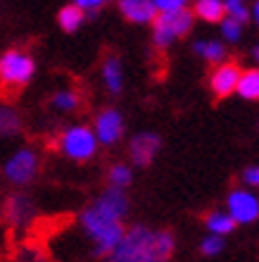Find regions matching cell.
I'll use <instances>...</instances> for the list:
<instances>
[{
	"instance_id": "obj_8",
	"label": "cell",
	"mask_w": 259,
	"mask_h": 262,
	"mask_svg": "<svg viewBox=\"0 0 259 262\" xmlns=\"http://www.w3.org/2000/svg\"><path fill=\"white\" fill-rule=\"evenodd\" d=\"M5 217L14 229H21V227H27V224H31L36 217L34 200L24 193L10 195V198H7V205H5Z\"/></svg>"
},
{
	"instance_id": "obj_9",
	"label": "cell",
	"mask_w": 259,
	"mask_h": 262,
	"mask_svg": "<svg viewBox=\"0 0 259 262\" xmlns=\"http://www.w3.org/2000/svg\"><path fill=\"white\" fill-rule=\"evenodd\" d=\"M93 131L98 136V143H105V145L116 143L124 134V117L116 110H103L98 115Z\"/></svg>"
},
{
	"instance_id": "obj_13",
	"label": "cell",
	"mask_w": 259,
	"mask_h": 262,
	"mask_svg": "<svg viewBox=\"0 0 259 262\" xmlns=\"http://www.w3.org/2000/svg\"><path fill=\"white\" fill-rule=\"evenodd\" d=\"M205 224H207V229H209V234H217V236H226L236 229V222L231 220V214L226 212V210H214V212H209Z\"/></svg>"
},
{
	"instance_id": "obj_15",
	"label": "cell",
	"mask_w": 259,
	"mask_h": 262,
	"mask_svg": "<svg viewBox=\"0 0 259 262\" xmlns=\"http://www.w3.org/2000/svg\"><path fill=\"white\" fill-rule=\"evenodd\" d=\"M224 3L221 0H198L195 3V14L205 21H221L224 19Z\"/></svg>"
},
{
	"instance_id": "obj_17",
	"label": "cell",
	"mask_w": 259,
	"mask_h": 262,
	"mask_svg": "<svg viewBox=\"0 0 259 262\" xmlns=\"http://www.w3.org/2000/svg\"><path fill=\"white\" fill-rule=\"evenodd\" d=\"M193 50L200 57H205L207 62H224V57H226L224 43H219V41H198L193 46Z\"/></svg>"
},
{
	"instance_id": "obj_11",
	"label": "cell",
	"mask_w": 259,
	"mask_h": 262,
	"mask_svg": "<svg viewBox=\"0 0 259 262\" xmlns=\"http://www.w3.org/2000/svg\"><path fill=\"white\" fill-rule=\"evenodd\" d=\"M119 10L129 21L136 24H150L157 19V10L152 0H119Z\"/></svg>"
},
{
	"instance_id": "obj_25",
	"label": "cell",
	"mask_w": 259,
	"mask_h": 262,
	"mask_svg": "<svg viewBox=\"0 0 259 262\" xmlns=\"http://www.w3.org/2000/svg\"><path fill=\"white\" fill-rule=\"evenodd\" d=\"M224 250V236H217V234H209L202 241V255L211 257V255H219Z\"/></svg>"
},
{
	"instance_id": "obj_29",
	"label": "cell",
	"mask_w": 259,
	"mask_h": 262,
	"mask_svg": "<svg viewBox=\"0 0 259 262\" xmlns=\"http://www.w3.org/2000/svg\"><path fill=\"white\" fill-rule=\"evenodd\" d=\"M243 181H245L247 186L259 188V167H250V169H245V174H243Z\"/></svg>"
},
{
	"instance_id": "obj_1",
	"label": "cell",
	"mask_w": 259,
	"mask_h": 262,
	"mask_svg": "<svg viewBox=\"0 0 259 262\" xmlns=\"http://www.w3.org/2000/svg\"><path fill=\"white\" fill-rule=\"evenodd\" d=\"M129 212V198L119 188H107L81 214V227L90 241L93 253L107 257L124 238V217Z\"/></svg>"
},
{
	"instance_id": "obj_16",
	"label": "cell",
	"mask_w": 259,
	"mask_h": 262,
	"mask_svg": "<svg viewBox=\"0 0 259 262\" xmlns=\"http://www.w3.org/2000/svg\"><path fill=\"white\" fill-rule=\"evenodd\" d=\"M83 10L79 5H67V7H62L60 14H57V21H60V27L64 29V31H76V29L83 24Z\"/></svg>"
},
{
	"instance_id": "obj_28",
	"label": "cell",
	"mask_w": 259,
	"mask_h": 262,
	"mask_svg": "<svg viewBox=\"0 0 259 262\" xmlns=\"http://www.w3.org/2000/svg\"><path fill=\"white\" fill-rule=\"evenodd\" d=\"M105 3H107V0H74V5H79L83 12H86V10H88V12H96V10H100V7L105 5Z\"/></svg>"
},
{
	"instance_id": "obj_14",
	"label": "cell",
	"mask_w": 259,
	"mask_h": 262,
	"mask_svg": "<svg viewBox=\"0 0 259 262\" xmlns=\"http://www.w3.org/2000/svg\"><path fill=\"white\" fill-rule=\"evenodd\" d=\"M176 38H178L176 31H174V29L169 27V21L159 14V17L152 21V41H155V46L157 48H169Z\"/></svg>"
},
{
	"instance_id": "obj_27",
	"label": "cell",
	"mask_w": 259,
	"mask_h": 262,
	"mask_svg": "<svg viewBox=\"0 0 259 262\" xmlns=\"http://www.w3.org/2000/svg\"><path fill=\"white\" fill-rule=\"evenodd\" d=\"M14 262H45V257L41 255V250H36V248H24V250H19V253H17Z\"/></svg>"
},
{
	"instance_id": "obj_2",
	"label": "cell",
	"mask_w": 259,
	"mask_h": 262,
	"mask_svg": "<svg viewBox=\"0 0 259 262\" xmlns=\"http://www.w3.org/2000/svg\"><path fill=\"white\" fill-rule=\"evenodd\" d=\"M174 253V234L164 229H150L143 224L126 229L107 262H169Z\"/></svg>"
},
{
	"instance_id": "obj_26",
	"label": "cell",
	"mask_w": 259,
	"mask_h": 262,
	"mask_svg": "<svg viewBox=\"0 0 259 262\" xmlns=\"http://www.w3.org/2000/svg\"><path fill=\"white\" fill-rule=\"evenodd\" d=\"M157 14H169V12H176V10H183L185 0H152Z\"/></svg>"
},
{
	"instance_id": "obj_5",
	"label": "cell",
	"mask_w": 259,
	"mask_h": 262,
	"mask_svg": "<svg viewBox=\"0 0 259 262\" xmlns=\"http://www.w3.org/2000/svg\"><path fill=\"white\" fill-rule=\"evenodd\" d=\"M226 212L236 224H252L259 220V195L250 188H236L226 200Z\"/></svg>"
},
{
	"instance_id": "obj_3",
	"label": "cell",
	"mask_w": 259,
	"mask_h": 262,
	"mask_svg": "<svg viewBox=\"0 0 259 262\" xmlns=\"http://www.w3.org/2000/svg\"><path fill=\"white\" fill-rule=\"evenodd\" d=\"M60 150L67 155L69 160L83 162L90 160L98 150V136L90 126H69L60 136Z\"/></svg>"
},
{
	"instance_id": "obj_23",
	"label": "cell",
	"mask_w": 259,
	"mask_h": 262,
	"mask_svg": "<svg viewBox=\"0 0 259 262\" xmlns=\"http://www.w3.org/2000/svg\"><path fill=\"white\" fill-rule=\"evenodd\" d=\"M224 10L228 17L238 21H247L250 19V10H247V3L245 0H226L224 3Z\"/></svg>"
},
{
	"instance_id": "obj_22",
	"label": "cell",
	"mask_w": 259,
	"mask_h": 262,
	"mask_svg": "<svg viewBox=\"0 0 259 262\" xmlns=\"http://www.w3.org/2000/svg\"><path fill=\"white\" fill-rule=\"evenodd\" d=\"M53 107L55 110H60V112L76 110V107H79V96H76L74 91H69V89L60 91V93H55V98H53Z\"/></svg>"
},
{
	"instance_id": "obj_4",
	"label": "cell",
	"mask_w": 259,
	"mask_h": 262,
	"mask_svg": "<svg viewBox=\"0 0 259 262\" xmlns=\"http://www.w3.org/2000/svg\"><path fill=\"white\" fill-rule=\"evenodd\" d=\"M34 60L21 50H7L0 57V81L5 86H24L34 76Z\"/></svg>"
},
{
	"instance_id": "obj_12",
	"label": "cell",
	"mask_w": 259,
	"mask_h": 262,
	"mask_svg": "<svg viewBox=\"0 0 259 262\" xmlns=\"http://www.w3.org/2000/svg\"><path fill=\"white\" fill-rule=\"evenodd\" d=\"M103 81L107 86L109 93H119L124 89V69H122V62L119 57L109 55L103 64Z\"/></svg>"
},
{
	"instance_id": "obj_30",
	"label": "cell",
	"mask_w": 259,
	"mask_h": 262,
	"mask_svg": "<svg viewBox=\"0 0 259 262\" xmlns=\"http://www.w3.org/2000/svg\"><path fill=\"white\" fill-rule=\"evenodd\" d=\"M252 17H254V21L259 24V0L254 3V7H252Z\"/></svg>"
},
{
	"instance_id": "obj_31",
	"label": "cell",
	"mask_w": 259,
	"mask_h": 262,
	"mask_svg": "<svg viewBox=\"0 0 259 262\" xmlns=\"http://www.w3.org/2000/svg\"><path fill=\"white\" fill-rule=\"evenodd\" d=\"M254 60H257V62H259V46H257V48H254Z\"/></svg>"
},
{
	"instance_id": "obj_6",
	"label": "cell",
	"mask_w": 259,
	"mask_h": 262,
	"mask_svg": "<svg viewBox=\"0 0 259 262\" xmlns=\"http://www.w3.org/2000/svg\"><path fill=\"white\" fill-rule=\"evenodd\" d=\"M36 174H38V155L31 148L17 150L5 165V177H7V181H12L14 186L31 184Z\"/></svg>"
},
{
	"instance_id": "obj_24",
	"label": "cell",
	"mask_w": 259,
	"mask_h": 262,
	"mask_svg": "<svg viewBox=\"0 0 259 262\" xmlns=\"http://www.w3.org/2000/svg\"><path fill=\"white\" fill-rule=\"evenodd\" d=\"M221 34L226 36V41L236 43L240 38V34H243V21L233 19V17H226V19H221Z\"/></svg>"
},
{
	"instance_id": "obj_20",
	"label": "cell",
	"mask_w": 259,
	"mask_h": 262,
	"mask_svg": "<svg viewBox=\"0 0 259 262\" xmlns=\"http://www.w3.org/2000/svg\"><path fill=\"white\" fill-rule=\"evenodd\" d=\"M21 129L19 115L10 107H0V136H14Z\"/></svg>"
},
{
	"instance_id": "obj_21",
	"label": "cell",
	"mask_w": 259,
	"mask_h": 262,
	"mask_svg": "<svg viewBox=\"0 0 259 262\" xmlns=\"http://www.w3.org/2000/svg\"><path fill=\"white\" fill-rule=\"evenodd\" d=\"M109 186L112 188H119L124 191L126 186H131V181H133V172H131L129 165H114L109 169Z\"/></svg>"
},
{
	"instance_id": "obj_7",
	"label": "cell",
	"mask_w": 259,
	"mask_h": 262,
	"mask_svg": "<svg viewBox=\"0 0 259 262\" xmlns=\"http://www.w3.org/2000/svg\"><path fill=\"white\" fill-rule=\"evenodd\" d=\"M159 136L152 134V131H140L136 136L131 138V160L136 167H145L150 165L152 160L157 158L159 152Z\"/></svg>"
},
{
	"instance_id": "obj_19",
	"label": "cell",
	"mask_w": 259,
	"mask_h": 262,
	"mask_svg": "<svg viewBox=\"0 0 259 262\" xmlns=\"http://www.w3.org/2000/svg\"><path fill=\"white\" fill-rule=\"evenodd\" d=\"M164 19L169 21V27L176 31V36H185L188 31L193 29V14L188 10H176V12H169V14H162Z\"/></svg>"
},
{
	"instance_id": "obj_10",
	"label": "cell",
	"mask_w": 259,
	"mask_h": 262,
	"mask_svg": "<svg viewBox=\"0 0 259 262\" xmlns=\"http://www.w3.org/2000/svg\"><path fill=\"white\" fill-rule=\"evenodd\" d=\"M240 76H243L240 67H236V64H231V62H221L214 69V74H211V79H209L211 91H214L217 96H228V93H233V91L238 89Z\"/></svg>"
},
{
	"instance_id": "obj_18",
	"label": "cell",
	"mask_w": 259,
	"mask_h": 262,
	"mask_svg": "<svg viewBox=\"0 0 259 262\" xmlns=\"http://www.w3.org/2000/svg\"><path fill=\"white\" fill-rule=\"evenodd\" d=\"M245 100H259V69H252V72H245L240 76L238 89H236Z\"/></svg>"
}]
</instances>
